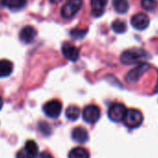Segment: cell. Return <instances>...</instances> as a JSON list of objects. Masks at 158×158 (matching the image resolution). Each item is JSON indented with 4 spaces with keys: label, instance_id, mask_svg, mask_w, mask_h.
<instances>
[{
    "label": "cell",
    "instance_id": "6da1fadb",
    "mask_svg": "<svg viewBox=\"0 0 158 158\" xmlns=\"http://www.w3.org/2000/svg\"><path fill=\"white\" fill-rule=\"evenodd\" d=\"M148 57H149L148 53L142 48H130L122 53L120 57V60L124 64L130 65L142 61L146 60Z\"/></svg>",
    "mask_w": 158,
    "mask_h": 158
},
{
    "label": "cell",
    "instance_id": "7a4b0ae2",
    "mask_svg": "<svg viewBox=\"0 0 158 158\" xmlns=\"http://www.w3.org/2000/svg\"><path fill=\"white\" fill-rule=\"evenodd\" d=\"M82 5H83L82 0H67L60 10L61 17L67 20L72 19L81 10Z\"/></svg>",
    "mask_w": 158,
    "mask_h": 158
},
{
    "label": "cell",
    "instance_id": "3957f363",
    "mask_svg": "<svg viewBox=\"0 0 158 158\" xmlns=\"http://www.w3.org/2000/svg\"><path fill=\"white\" fill-rule=\"evenodd\" d=\"M143 121L142 114L137 109H128L124 119V123L127 127H138Z\"/></svg>",
    "mask_w": 158,
    "mask_h": 158
},
{
    "label": "cell",
    "instance_id": "277c9868",
    "mask_svg": "<svg viewBox=\"0 0 158 158\" xmlns=\"http://www.w3.org/2000/svg\"><path fill=\"white\" fill-rule=\"evenodd\" d=\"M127 112V110L124 104L115 103L110 107V109L108 111V116L112 121L118 123V122L124 121Z\"/></svg>",
    "mask_w": 158,
    "mask_h": 158
},
{
    "label": "cell",
    "instance_id": "5b68a950",
    "mask_svg": "<svg viewBox=\"0 0 158 158\" xmlns=\"http://www.w3.org/2000/svg\"><path fill=\"white\" fill-rule=\"evenodd\" d=\"M149 68H150V65L147 63L139 64L137 67H135L134 69L128 72V73L126 76V80L130 84L137 83L139 80V78L141 77V75L144 74L149 70Z\"/></svg>",
    "mask_w": 158,
    "mask_h": 158
},
{
    "label": "cell",
    "instance_id": "8992f818",
    "mask_svg": "<svg viewBox=\"0 0 158 158\" xmlns=\"http://www.w3.org/2000/svg\"><path fill=\"white\" fill-rule=\"evenodd\" d=\"M82 116L87 123L94 124L101 117V110L96 105H88L84 108Z\"/></svg>",
    "mask_w": 158,
    "mask_h": 158
},
{
    "label": "cell",
    "instance_id": "52a82bcc",
    "mask_svg": "<svg viewBox=\"0 0 158 158\" xmlns=\"http://www.w3.org/2000/svg\"><path fill=\"white\" fill-rule=\"evenodd\" d=\"M61 109H62L61 103L57 100H52L48 102L43 107V111L45 114L50 118L59 117L61 113Z\"/></svg>",
    "mask_w": 158,
    "mask_h": 158
},
{
    "label": "cell",
    "instance_id": "ba28073f",
    "mask_svg": "<svg viewBox=\"0 0 158 158\" xmlns=\"http://www.w3.org/2000/svg\"><path fill=\"white\" fill-rule=\"evenodd\" d=\"M149 24H150V19L144 13L135 14L131 18V25L137 30H139V31L145 30L149 26Z\"/></svg>",
    "mask_w": 158,
    "mask_h": 158
},
{
    "label": "cell",
    "instance_id": "9c48e42d",
    "mask_svg": "<svg viewBox=\"0 0 158 158\" xmlns=\"http://www.w3.org/2000/svg\"><path fill=\"white\" fill-rule=\"evenodd\" d=\"M61 51L64 57L71 61H76L79 58V49L70 43H63Z\"/></svg>",
    "mask_w": 158,
    "mask_h": 158
},
{
    "label": "cell",
    "instance_id": "30bf717a",
    "mask_svg": "<svg viewBox=\"0 0 158 158\" xmlns=\"http://www.w3.org/2000/svg\"><path fill=\"white\" fill-rule=\"evenodd\" d=\"M35 36H36V30L31 25L24 26L21 30L20 35H19L21 41L25 44H29V43L33 42V40L35 38Z\"/></svg>",
    "mask_w": 158,
    "mask_h": 158
},
{
    "label": "cell",
    "instance_id": "8fae6325",
    "mask_svg": "<svg viewBox=\"0 0 158 158\" xmlns=\"http://www.w3.org/2000/svg\"><path fill=\"white\" fill-rule=\"evenodd\" d=\"M72 139L77 143H86L89 140V132L84 127H77L72 131Z\"/></svg>",
    "mask_w": 158,
    "mask_h": 158
},
{
    "label": "cell",
    "instance_id": "7c38bea8",
    "mask_svg": "<svg viewBox=\"0 0 158 158\" xmlns=\"http://www.w3.org/2000/svg\"><path fill=\"white\" fill-rule=\"evenodd\" d=\"M108 0H91V12L95 17H101L105 10Z\"/></svg>",
    "mask_w": 158,
    "mask_h": 158
},
{
    "label": "cell",
    "instance_id": "4fadbf2b",
    "mask_svg": "<svg viewBox=\"0 0 158 158\" xmlns=\"http://www.w3.org/2000/svg\"><path fill=\"white\" fill-rule=\"evenodd\" d=\"M2 5L11 11H18L26 5V0H2Z\"/></svg>",
    "mask_w": 158,
    "mask_h": 158
},
{
    "label": "cell",
    "instance_id": "5bb4252c",
    "mask_svg": "<svg viewBox=\"0 0 158 158\" xmlns=\"http://www.w3.org/2000/svg\"><path fill=\"white\" fill-rule=\"evenodd\" d=\"M13 70V64L9 60H0V77L9 76Z\"/></svg>",
    "mask_w": 158,
    "mask_h": 158
},
{
    "label": "cell",
    "instance_id": "9a60e30c",
    "mask_svg": "<svg viewBox=\"0 0 158 158\" xmlns=\"http://www.w3.org/2000/svg\"><path fill=\"white\" fill-rule=\"evenodd\" d=\"M113 5H114V9L115 10V11L121 14L126 13L129 9L127 0H114Z\"/></svg>",
    "mask_w": 158,
    "mask_h": 158
},
{
    "label": "cell",
    "instance_id": "2e32d148",
    "mask_svg": "<svg viewBox=\"0 0 158 158\" xmlns=\"http://www.w3.org/2000/svg\"><path fill=\"white\" fill-rule=\"evenodd\" d=\"M69 158H89V154L86 149L77 147L69 152Z\"/></svg>",
    "mask_w": 158,
    "mask_h": 158
},
{
    "label": "cell",
    "instance_id": "e0dca14e",
    "mask_svg": "<svg viewBox=\"0 0 158 158\" xmlns=\"http://www.w3.org/2000/svg\"><path fill=\"white\" fill-rule=\"evenodd\" d=\"M65 115L66 117L71 120V121H75L78 119L79 115H80V110H79L78 107L76 106H70L66 109V112H65Z\"/></svg>",
    "mask_w": 158,
    "mask_h": 158
},
{
    "label": "cell",
    "instance_id": "ac0fdd59",
    "mask_svg": "<svg viewBox=\"0 0 158 158\" xmlns=\"http://www.w3.org/2000/svg\"><path fill=\"white\" fill-rule=\"evenodd\" d=\"M112 29L114 32H115L117 34H123L127 31V24L125 22H123L121 20H115L112 23Z\"/></svg>",
    "mask_w": 158,
    "mask_h": 158
},
{
    "label": "cell",
    "instance_id": "d6986e66",
    "mask_svg": "<svg viewBox=\"0 0 158 158\" xmlns=\"http://www.w3.org/2000/svg\"><path fill=\"white\" fill-rule=\"evenodd\" d=\"M24 149L28 152H30L33 156H35V157L37 156V153H38V146L35 143V141H34V140H28L26 142V144H25Z\"/></svg>",
    "mask_w": 158,
    "mask_h": 158
},
{
    "label": "cell",
    "instance_id": "ffe728a7",
    "mask_svg": "<svg viewBox=\"0 0 158 158\" xmlns=\"http://www.w3.org/2000/svg\"><path fill=\"white\" fill-rule=\"evenodd\" d=\"M141 7L143 10L147 11H152L156 8V1L155 0H141Z\"/></svg>",
    "mask_w": 158,
    "mask_h": 158
},
{
    "label": "cell",
    "instance_id": "44dd1931",
    "mask_svg": "<svg viewBox=\"0 0 158 158\" xmlns=\"http://www.w3.org/2000/svg\"><path fill=\"white\" fill-rule=\"evenodd\" d=\"M88 33V29H73L70 32V35L74 39H81Z\"/></svg>",
    "mask_w": 158,
    "mask_h": 158
},
{
    "label": "cell",
    "instance_id": "7402d4cb",
    "mask_svg": "<svg viewBox=\"0 0 158 158\" xmlns=\"http://www.w3.org/2000/svg\"><path fill=\"white\" fill-rule=\"evenodd\" d=\"M16 158H35L33 156L30 152H28L24 148L21 151H19L16 154Z\"/></svg>",
    "mask_w": 158,
    "mask_h": 158
},
{
    "label": "cell",
    "instance_id": "603a6c76",
    "mask_svg": "<svg viewBox=\"0 0 158 158\" xmlns=\"http://www.w3.org/2000/svg\"><path fill=\"white\" fill-rule=\"evenodd\" d=\"M39 158H52V156L48 153V152H42L40 155H39Z\"/></svg>",
    "mask_w": 158,
    "mask_h": 158
},
{
    "label": "cell",
    "instance_id": "cb8c5ba5",
    "mask_svg": "<svg viewBox=\"0 0 158 158\" xmlns=\"http://www.w3.org/2000/svg\"><path fill=\"white\" fill-rule=\"evenodd\" d=\"M50 1V3H52V4H58V3H60L61 0H49Z\"/></svg>",
    "mask_w": 158,
    "mask_h": 158
},
{
    "label": "cell",
    "instance_id": "d4e9b609",
    "mask_svg": "<svg viewBox=\"0 0 158 158\" xmlns=\"http://www.w3.org/2000/svg\"><path fill=\"white\" fill-rule=\"evenodd\" d=\"M2 107H3V101H2L1 97H0V110L2 109Z\"/></svg>",
    "mask_w": 158,
    "mask_h": 158
},
{
    "label": "cell",
    "instance_id": "484cf974",
    "mask_svg": "<svg viewBox=\"0 0 158 158\" xmlns=\"http://www.w3.org/2000/svg\"><path fill=\"white\" fill-rule=\"evenodd\" d=\"M155 91H158V82H157V86H156V89H155Z\"/></svg>",
    "mask_w": 158,
    "mask_h": 158
}]
</instances>
